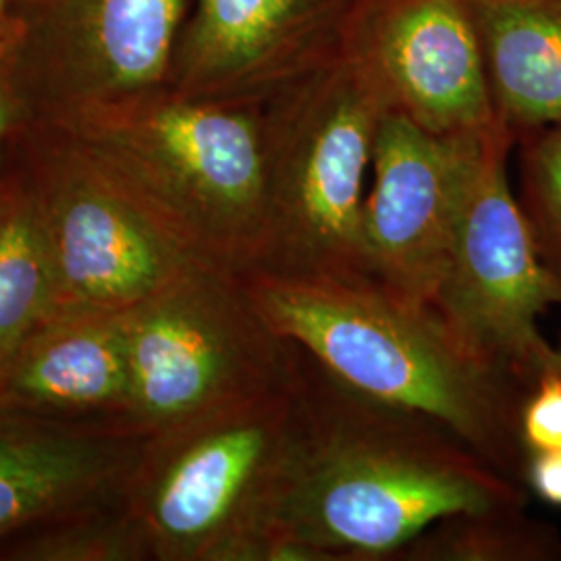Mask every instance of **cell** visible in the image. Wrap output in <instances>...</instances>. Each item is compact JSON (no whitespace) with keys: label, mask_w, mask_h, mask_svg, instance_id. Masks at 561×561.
<instances>
[{"label":"cell","mask_w":561,"mask_h":561,"mask_svg":"<svg viewBox=\"0 0 561 561\" xmlns=\"http://www.w3.org/2000/svg\"><path fill=\"white\" fill-rule=\"evenodd\" d=\"M439 422L347 387L301 350L296 433L264 561H389L435 522L524 507Z\"/></svg>","instance_id":"6da1fadb"},{"label":"cell","mask_w":561,"mask_h":561,"mask_svg":"<svg viewBox=\"0 0 561 561\" xmlns=\"http://www.w3.org/2000/svg\"><path fill=\"white\" fill-rule=\"evenodd\" d=\"M241 283L266 322L347 387L439 422L512 481L524 482L526 385L472 354L424 301L373 280L289 279L264 271Z\"/></svg>","instance_id":"7a4b0ae2"},{"label":"cell","mask_w":561,"mask_h":561,"mask_svg":"<svg viewBox=\"0 0 561 561\" xmlns=\"http://www.w3.org/2000/svg\"><path fill=\"white\" fill-rule=\"evenodd\" d=\"M42 121L106 162L196 261L238 275L261 262L262 104L202 101L167 83Z\"/></svg>","instance_id":"3957f363"},{"label":"cell","mask_w":561,"mask_h":561,"mask_svg":"<svg viewBox=\"0 0 561 561\" xmlns=\"http://www.w3.org/2000/svg\"><path fill=\"white\" fill-rule=\"evenodd\" d=\"M389 108L350 53L262 102L266 238L250 271L370 280L362 210L377 129Z\"/></svg>","instance_id":"277c9868"},{"label":"cell","mask_w":561,"mask_h":561,"mask_svg":"<svg viewBox=\"0 0 561 561\" xmlns=\"http://www.w3.org/2000/svg\"><path fill=\"white\" fill-rule=\"evenodd\" d=\"M294 433L296 382L146 435L125 502L150 560L264 561Z\"/></svg>","instance_id":"5b68a950"},{"label":"cell","mask_w":561,"mask_h":561,"mask_svg":"<svg viewBox=\"0 0 561 561\" xmlns=\"http://www.w3.org/2000/svg\"><path fill=\"white\" fill-rule=\"evenodd\" d=\"M129 428L152 435L291 387L301 347L277 333L233 271L196 264L121 312Z\"/></svg>","instance_id":"8992f818"},{"label":"cell","mask_w":561,"mask_h":561,"mask_svg":"<svg viewBox=\"0 0 561 561\" xmlns=\"http://www.w3.org/2000/svg\"><path fill=\"white\" fill-rule=\"evenodd\" d=\"M13 146L50 241L59 310L121 314L204 264L131 185L59 125L36 119Z\"/></svg>","instance_id":"52a82bcc"},{"label":"cell","mask_w":561,"mask_h":561,"mask_svg":"<svg viewBox=\"0 0 561 561\" xmlns=\"http://www.w3.org/2000/svg\"><path fill=\"white\" fill-rule=\"evenodd\" d=\"M516 136L500 123L482 136L461 201L456 240L431 306L481 360L528 389L556 364L539 317L561 306V277L507 178Z\"/></svg>","instance_id":"ba28073f"},{"label":"cell","mask_w":561,"mask_h":561,"mask_svg":"<svg viewBox=\"0 0 561 561\" xmlns=\"http://www.w3.org/2000/svg\"><path fill=\"white\" fill-rule=\"evenodd\" d=\"M192 0H30L13 80L53 119L169 83Z\"/></svg>","instance_id":"9c48e42d"},{"label":"cell","mask_w":561,"mask_h":561,"mask_svg":"<svg viewBox=\"0 0 561 561\" xmlns=\"http://www.w3.org/2000/svg\"><path fill=\"white\" fill-rule=\"evenodd\" d=\"M486 131L437 136L400 111L382 115L362 210L368 279L403 298L433 301L456 240L468 173Z\"/></svg>","instance_id":"30bf717a"},{"label":"cell","mask_w":561,"mask_h":561,"mask_svg":"<svg viewBox=\"0 0 561 561\" xmlns=\"http://www.w3.org/2000/svg\"><path fill=\"white\" fill-rule=\"evenodd\" d=\"M364 0H192L169 85L262 104L345 55Z\"/></svg>","instance_id":"8fae6325"},{"label":"cell","mask_w":561,"mask_h":561,"mask_svg":"<svg viewBox=\"0 0 561 561\" xmlns=\"http://www.w3.org/2000/svg\"><path fill=\"white\" fill-rule=\"evenodd\" d=\"M345 53L393 111L431 134H482L502 123L463 0H364Z\"/></svg>","instance_id":"7c38bea8"},{"label":"cell","mask_w":561,"mask_h":561,"mask_svg":"<svg viewBox=\"0 0 561 561\" xmlns=\"http://www.w3.org/2000/svg\"><path fill=\"white\" fill-rule=\"evenodd\" d=\"M144 435L102 422L0 410V541L88 503L125 495Z\"/></svg>","instance_id":"4fadbf2b"},{"label":"cell","mask_w":561,"mask_h":561,"mask_svg":"<svg viewBox=\"0 0 561 561\" xmlns=\"http://www.w3.org/2000/svg\"><path fill=\"white\" fill-rule=\"evenodd\" d=\"M129 403L121 314L59 310L0 364L7 412L129 428Z\"/></svg>","instance_id":"5bb4252c"},{"label":"cell","mask_w":561,"mask_h":561,"mask_svg":"<svg viewBox=\"0 0 561 561\" xmlns=\"http://www.w3.org/2000/svg\"><path fill=\"white\" fill-rule=\"evenodd\" d=\"M495 115L516 140L561 125V0H463Z\"/></svg>","instance_id":"9a60e30c"},{"label":"cell","mask_w":561,"mask_h":561,"mask_svg":"<svg viewBox=\"0 0 561 561\" xmlns=\"http://www.w3.org/2000/svg\"><path fill=\"white\" fill-rule=\"evenodd\" d=\"M59 308L50 241L32 185L11 146L0 180V364Z\"/></svg>","instance_id":"2e32d148"},{"label":"cell","mask_w":561,"mask_h":561,"mask_svg":"<svg viewBox=\"0 0 561 561\" xmlns=\"http://www.w3.org/2000/svg\"><path fill=\"white\" fill-rule=\"evenodd\" d=\"M148 560V542L125 495L73 507L0 541V561Z\"/></svg>","instance_id":"e0dca14e"},{"label":"cell","mask_w":561,"mask_h":561,"mask_svg":"<svg viewBox=\"0 0 561 561\" xmlns=\"http://www.w3.org/2000/svg\"><path fill=\"white\" fill-rule=\"evenodd\" d=\"M561 553L558 537L522 507L466 512L435 522L401 549L400 561H539Z\"/></svg>","instance_id":"ac0fdd59"},{"label":"cell","mask_w":561,"mask_h":561,"mask_svg":"<svg viewBox=\"0 0 561 561\" xmlns=\"http://www.w3.org/2000/svg\"><path fill=\"white\" fill-rule=\"evenodd\" d=\"M522 138L524 210L535 229L542 259L561 277V125Z\"/></svg>","instance_id":"d6986e66"},{"label":"cell","mask_w":561,"mask_h":561,"mask_svg":"<svg viewBox=\"0 0 561 561\" xmlns=\"http://www.w3.org/2000/svg\"><path fill=\"white\" fill-rule=\"evenodd\" d=\"M520 439L528 454L561 451V373L542 370L520 408Z\"/></svg>","instance_id":"ffe728a7"},{"label":"cell","mask_w":561,"mask_h":561,"mask_svg":"<svg viewBox=\"0 0 561 561\" xmlns=\"http://www.w3.org/2000/svg\"><path fill=\"white\" fill-rule=\"evenodd\" d=\"M36 121V113L21 94L11 67L0 65V146L15 140L21 131Z\"/></svg>","instance_id":"44dd1931"},{"label":"cell","mask_w":561,"mask_h":561,"mask_svg":"<svg viewBox=\"0 0 561 561\" xmlns=\"http://www.w3.org/2000/svg\"><path fill=\"white\" fill-rule=\"evenodd\" d=\"M524 482L539 500L561 507V451L528 454Z\"/></svg>","instance_id":"7402d4cb"},{"label":"cell","mask_w":561,"mask_h":561,"mask_svg":"<svg viewBox=\"0 0 561 561\" xmlns=\"http://www.w3.org/2000/svg\"><path fill=\"white\" fill-rule=\"evenodd\" d=\"M30 0H0V62L9 65L20 48Z\"/></svg>","instance_id":"603a6c76"},{"label":"cell","mask_w":561,"mask_h":561,"mask_svg":"<svg viewBox=\"0 0 561 561\" xmlns=\"http://www.w3.org/2000/svg\"><path fill=\"white\" fill-rule=\"evenodd\" d=\"M11 146H13V140L4 144V146H0V180L4 175V169L9 164V159H11Z\"/></svg>","instance_id":"cb8c5ba5"},{"label":"cell","mask_w":561,"mask_h":561,"mask_svg":"<svg viewBox=\"0 0 561 561\" xmlns=\"http://www.w3.org/2000/svg\"><path fill=\"white\" fill-rule=\"evenodd\" d=\"M556 368H558V370L561 373V341L560 345L556 347Z\"/></svg>","instance_id":"d4e9b609"},{"label":"cell","mask_w":561,"mask_h":561,"mask_svg":"<svg viewBox=\"0 0 561 561\" xmlns=\"http://www.w3.org/2000/svg\"><path fill=\"white\" fill-rule=\"evenodd\" d=\"M0 65H2V62H0Z\"/></svg>","instance_id":"484cf974"}]
</instances>
